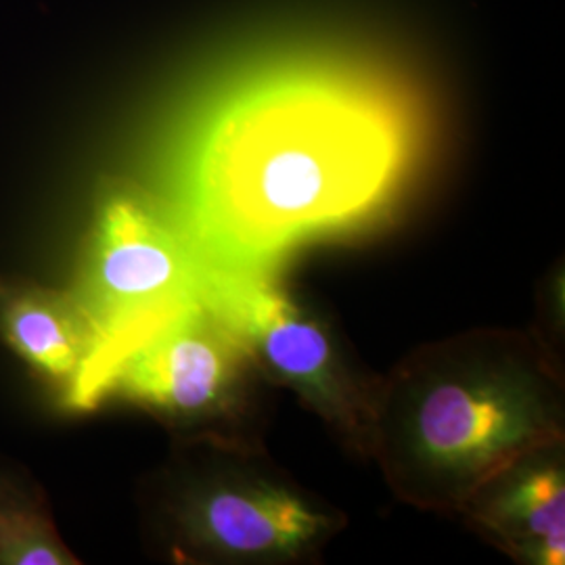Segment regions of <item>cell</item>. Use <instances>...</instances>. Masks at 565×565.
Returning a JSON list of instances; mask_svg holds the SVG:
<instances>
[{
	"label": "cell",
	"mask_w": 565,
	"mask_h": 565,
	"mask_svg": "<svg viewBox=\"0 0 565 565\" xmlns=\"http://www.w3.org/2000/svg\"><path fill=\"white\" fill-rule=\"evenodd\" d=\"M179 557L202 564H289L317 555L342 513L310 494L256 438H186L160 497Z\"/></svg>",
	"instance_id": "3957f363"
},
{
	"label": "cell",
	"mask_w": 565,
	"mask_h": 565,
	"mask_svg": "<svg viewBox=\"0 0 565 565\" xmlns=\"http://www.w3.org/2000/svg\"><path fill=\"white\" fill-rule=\"evenodd\" d=\"M95 331L97 352L82 411L103 403L114 366L202 296L200 264L162 200L141 186H103L72 289Z\"/></svg>",
	"instance_id": "277c9868"
},
{
	"label": "cell",
	"mask_w": 565,
	"mask_h": 565,
	"mask_svg": "<svg viewBox=\"0 0 565 565\" xmlns=\"http://www.w3.org/2000/svg\"><path fill=\"white\" fill-rule=\"evenodd\" d=\"M49 507L15 473L0 471V565H74Z\"/></svg>",
	"instance_id": "9c48e42d"
},
{
	"label": "cell",
	"mask_w": 565,
	"mask_h": 565,
	"mask_svg": "<svg viewBox=\"0 0 565 565\" xmlns=\"http://www.w3.org/2000/svg\"><path fill=\"white\" fill-rule=\"evenodd\" d=\"M0 340L60 392L61 403L82 411L97 342L74 291L0 277Z\"/></svg>",
	"instance_id": "ba28073f"
},
{
	"label": "cell",
	"mask_w": 565,
	"mask_h": 565,
	"mask_svg": "<svg viewBox=\"0 0 565 565\" xmlns=\"http://www.w3.org/2000/svg\"><path fill=\"white\" fill-rule=\"evenodd\" d=\"M200 289L237 333L260 375L291 390L366 457L375 377L356 373L329 327L282 287L277 273L200 264Z\"/></svg>",
	"instance_id": "5b68a950"
},
{
	"label": "cell",
	"mask_w": 565,
	"mask_h": 565,
	"mask_svg": "<svg viewBox=\"0 0 565 565\" xmlns=\"http://www.w3.org/2000/svg\"><path fill=\"white\" fill-rule=\"evenodd\" d=\"M417 149L406 103L363 74L277 63L191 124L163 202L198 264L277 273L298 247L373 223Z\"/></svg>",
	"instance_id": "6da1fadb"
},
{
	"label": "cell",
	"mask_w": 565,
	"mask_h": 565,
	"mask_svg": "<svg viewBox=\"0 0 565 565\" xmlns=\"http://www.w3.org/2000/svg\"><path fill=\"white\" fill-rule=\"evenodd\" d=\"M562 443V375L524 331L427 343L373 382L366 457L401 501L424 511L459 513L509 465Z\"/></svg>",
	"instance_id": "7a4b0ae2"
},
{
	"label": "cell",
	"mask_w": 565,
	"mask_h": 565,
	"mask_svg": "<svg viewBox=\"0 0 565 565\" xmlns=\"http://www.w3.org/2000/svg\"><path fill=\"white\" fill-rule=\"evenodd\" d=\"M459 515L522 564H564V443L509 465L465 503Z\"/></svg>",
	"instance_id": "52a82bcc"
},
{
	"label": "cell",
	"mask_w": 565,
	"mask_h": 565,
	"mask_svg": "<svg viewBox=\"0 0 565 565\" xmlns=\"http://www.w3.org/2000/svg\"><path fill=\"white\" fill-rule=\"evenodd\" d=\"M256 373L237 333L200 296L114 366L103 401L137 404L189 438H256Z\"/></svg>",
	"instance_id": "8992f818"
}]
</instances>
